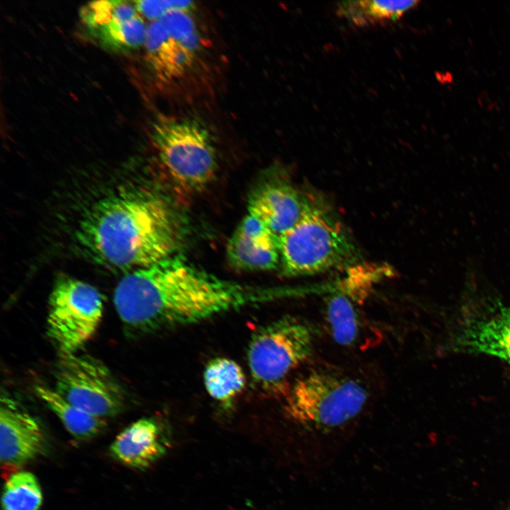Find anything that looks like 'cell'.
Listing matches in <instances>:
<instances>
[{
    "instance_id": "obj_19",
    "label": "cell",
    "mask_w": 510,
    "mask_h": 510,
    "mask_svg": "<svg viewBox=\"0 0 510 510\" xmlns=\"http://www.w3.org/2000/svg\"><path fill=\"white\" fill-rule=\"evenodd\" d=\"M147 26L140 15L123 20L116 13L104 25L91 31L103 45L120 51L136 49L144 44Z\"/></svg>"
},
{
    "instance_id": "obj_18",
    "label": "cell",
    "mask_w": 510,
    "mask_h": 510,
    "mask_svg": "<svg viewBox=\"0 0 510 510\" xmlns=\"http://www.w3.org/2000/svg\"><path fill=\"white\" fill-rule=\"evenodd\" d=\"M203 381L208 395L223 404L230 403L243 390L246 378L241 367L227 358H215L205 366Z\"/></svg>"
},
{
    "instance_id": "obj_9",
    "label": "cell",
    "mask_w": 510,
    "mask_h": 510,
    "mask_svg": "<svg viewBox=\"0 0 510 510\" xmlns=\"http://www.w3.org/2000/svg\"><path fill=\"white\" fill-rule=\"evenodd\" d=\"M44 446V435L37 420L13 399L3 396L0 407L1 463L22 465L40 455Z\"/></svg>"
},
{
    "instance_id": "obj_11",
    "label": "cell",
    "mask_w": 510,
    "mask_h": 510,
    "mask_svg": "<svg viewBox=\"0 0 510 510\" xmlns=\"http://www.w3.org/2000/svg\"><path fill=\"white\" fill-rule=\"evenodd\" d=\"M306 200L288 183L270 180L251 193L248 213L259 218L279 238L298 222Z\"/></svg>"
},
{
    "instance_id": "obj_1",
    "label": "cell",
    "mask_w": 510,
    "mask_h": 510,
    "mask_svg": "<svg viewBox=\"0 0 510 510\" xmlns=\"http://www.w3.org/2000/svg\"><path fill=\"white\" fill-rule=\"evenodd\" d=\"M282 295L278 288L225 280L174 254L126 274L113 302L125 326L148 333L199 323Z\"/></svg>"
},
{
    "instance_id": "obj_7",
    "label": "cell",
    "mask_w": 510,
    "mask_h": 510,
    "mask_svg": "<svg viewBox=\"0 0 510 510\" xmlns=\"http://www.w3.org/2000/svg\"><path fill=\"white\" fill-rule=\"evenodd\" d=\"M103 299L91 285L62 276L49 298L47 334L60 353H74L94 335L103 315Z\"/></svg>"
},
{
    "instance_id": "obj_3",
    "label": "cell",
    "mask_w": 510,
    "mask_h": 510,
    "mask_svg": "<svg viewBox=\"0 0 510 510\" xmlns=\"http://www.w3.org/2000/svg\"><path fill=\"white\" fill-rule=\"evenodd\" d=\"M368 394L357 379L328 368L312 370L297 379L285 400L288 418L313 438H327L362 412Z\"/></svg>"
},
{
    "instance_id": "obj_23",
    "label": "cell",
    "mask_w": 510,
    "mask_h": 510,
    "mask_svg": "<svg viewBox=\"0 0 510 510\" xmlns=\"http://www.w3.org/2000/svg\"><path fill=\"white\" fill-rule=\"evenodd\" d=\"M506 510H510V508L506 509Z\"/></svg>"
},
{
    "instance_id": "obj_5",
    "label": "cell",
    "mask_w": 510,
    "mask_h": 510,
    "mask_svg": "<svg viewBox=\"0 0 510 510\" xmlns=\"http://www.w3.org/2000/svg\"><path fill=\"white\" fill-rule=\"evenodd\" d=\"M152 138L162 164L177 187L196 193L213 179L215 147L209 132L198 121L160 117L152 125Z\"/></svg>"
},
{
    "instance_id": "obj_6",
    "label": "cell",
    "mask_w": 510,
    "mask_h": 510,
    "mask_svg": "<svg viewBox=\"0 0 510 510\" xmlns=\"http://www.w3.org/2000/svg\"><path fill=\"white\" fill-rule=\"evenodd\" d=\"M314 333L303 320L283 317L258 329L247 349L253 382L263 390L283 386L290 373L312 353Z\"/></svg>"
},
{
    "instance_id": "obj_4",
    "label": "cell",
    "mask_w": 510,
    "mask_h": 510,
    "mask_svg": "<svg viewBox=\"0 0 510 510\" xmlns=\"http://www.w3.org/2000/svg\"><path fill=\"white\" fill-rule=\"evenodd\" d=\"M283 275L298 276L354 264L357 249L341 223L307 199L298 222L278 238Z\"/></svg>"
},
{
    "instance_id": "obj_13",
    "label": "cell",
    "mask_w": 510,
    "mask_h": 510,
    "mask_svg": "<svg viewBox=\"0 0 510 510\" xmlns=\"http://www.w3.org/2000/svg\"><path fill=\"white\" fill-rule=\"evenodd\" d=\"M147 63L161 81L169 82L183 77L193 67L197 52L174 38L158 21L147 26L144 44Z\"/></svg>"
},
{
    "instance_id": "obj_21",
    "label": "cell",
    "mask_w": 510,
    "mask_h": 510,
    "mask_svg": "<svg viewBox=\"0 0 510 510\" xmlns=\"http://www.w3.org/2000/svg\"><path fill=\"white\" fill-rule=\"evenodd\" d=\"M345 278L340 284L339 291L347 295L358 304L368 296L374 283L390 273L385 265L363 264L351 265Z\"/></svg>"
},
{
    "instance_id": "obj_14",
    "label": "cell",
    "mask_w": 510,
    "mask_h": 510,
    "mask_svg": "<svg viewBox=\"0 0 510 510\" xmlns=\"http://www.w3.org/2000/svg\"><path fill=\"white\" fill-rule=\"evenodd\" d=\"M227 256L238 269L271 270L280 261L278 239L251 237L235 230L227 242Z\"/></svg>"
},
{
    "instance_id": "obj_8",
    "label": "cell",
    "mask_w": 510,
    "mask_h": 510,
    "mask_svg": "<svg viewBox=\"0 0 510 510\" xmlns=\"http://www.w3.org/2000/svg\"><path fill=\"white\" fill-rule=\"evenodd\" d=\"M55 390L71 404L100 418L115 416L124 407V392L109 370L86 355L60 353Z\"/></svg>"
},
{
    "instance_id": "obj_10",
    "label": "cell",
    "mask_w": 510,
    "mask_h": 510,
    "mask_svg": "<svg viewBox=\"0 0 510 510\" xmlns=\"http://www.w3.org/2000/svg\"><path fill=\"white\" fill-rule=\"evenodd\" d=\"M454 346L510 363V307H499L465 320L455 334Z\"/></svg>"
},
{
    "instance_id": "obj_22",
    "label": "cell",
    "mask_w": 510,
    "mask_h": 510,
    "mask_svg": "<svg viewBox=\"0 0 510 510\" xmlns=\"http://www.w3.org/2000/svg\"><path fill=\"white\" fill-rule=\"evenodd\" d=\"M138 13L146 18L157 21L167 13L174 10L191 11L194 7L191 1H133Z\"/></svg>"
},
{
    "instance_id": "obj_20",
    "label": "cell",
    "mask_w": 510,
    "mask_h": 510,
    "mask_svg": "<svg viewBox=\"0 0 510 510\" xmlns=\"http://www.w3.org/2000/svg\"><path fill=\"white\" fill-rule=\"evenodd\" d=\"M42 491L35 476L26 471L16 472L5 484L2 494L4 510H39Z\"/></svg>"
},
{
    "instance_id": "obj_15",
    "label": "cell",
    "mask_w": 510,
    "mask_h": 510,
    "mask_svg": "<svg viewBox=\"0 0 510 510\" xmlns=\"http://www.w3.org/2000/svg\"><path fill=\"white\" fill-rule=\"evenodd\" d=\"M358 305L339 290L327 300L325 320L333 339L341 346L356 345L363 336V319Z\"/></svg>"
},
{
    "instance_id": "obj_16",
    "label": "cell",
    "mask_w": 510,
    "mask_h": 510,
    "mask_svg": "<svg viewBox=\"0 0 510 510\" xmlns=\"http://www.w3.org/2000/svg\"><path fill=\"white\" fill-rule=\"evenodd\" d=\"M38 397L57 415L66 429L76 438L89 439L106 427L103 418L94 416L71 404L55 390L38 385L35 388Z\"/></svg>"
},
{
    "instance_id": "obj_17",
    "label": "cell",
    "mask_w": 510,
    "mask_h": 510,
    "mask_svg": "<svg viewBox=\"0 0 510 510\" xmlns=\"http://www.w3.org/2000/svg\"><path fill=\"white\" fill-rule=\"evenodd\" d=\"M418 1H346L338 4L337 13L356 26L396 21L414 8Z\"/></svg>"
},
{
    "instance_id": "obj_2",
    "label": "cell",
    "mask_w": 510,
    "mask_h": 510,
    "mask_svg": "<svg viewBox=\"0 0 510 510\" xmlns=\"http://www.w3.org/2000/svg\"><path fill=\"white\" fill-rule=\"evenodd\" d=\"M76 239L96 263L112 269L135 270L174 255L181 231L163 198L132 190L93 204L79 221Z\"/></svg>"
},
{
    "instance_id": "obj_12",
    "label": "cell",
    "mask_w": 510,
    "mask_h": 510,
    "mask_svg": "<svg viewBox=\"0 0 510 510\" xmlns=\"http://www.w3.org/2000/svg\"><path fill=\"white\" fill-rule=\"evenodd\" d=\"M169 448L159 424L142 418L125 429L110 446L113 456L123 464L144 469L160 459Z\"/></svg>"
}]
</instances>
